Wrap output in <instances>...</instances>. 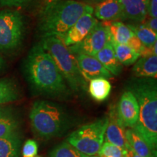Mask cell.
Wrapping results in <instances>:
<instances>
[{
    "label": "cell",
    "mask_w": 157,
    "mask_h": 157,
    "mask_svg": "<svg viewBox=\"0 0 157 157\" xmlns=\"http://www.w3.org/2000/svg\"><path fill=\"white\" fill-rule=\"evenodd\" d=\"M127 151L120 147L105 141L98 151V157H125Z\"/></svg>",
    "instance_id": "obj_26"
},
{
    "label": "cell",
    "mask_w": 157,
    "mask_h": 157,
    "mask_svg": "<svg viewBox=\"0 0 157 157\" xmlns=\"http://www.w3.org/2000/svg\"><path fill=\"white\" fill-rule=\"evenodd\" d=\"M127 156H128V157H141L139 156V155H137L136 153L133 151L130 148H129V150L127 151Z\"/></svg>",
    "instance_id": "obj_32"
},
{
    "label": "cell",
    "mask_w": 157,
    "mask_h": 157,
    "mask_svg": "<svg viewBox=\"0 0 157 157\" xmlns=\"http://www.w3.org/2000/svg\"><path fill=\"white\" fill-rule=\"evenodd\" d=\"M30 122L38 137L50 139L60 136L68 129L70 117L60 105L49 101H37L31 107Z\"/></svg>",
    "instance_id": "obj_4"
},
{
    "label": "cell",
    "mask_w": 157,
    "mask_h": 157,
    "mask_svg": "<svg viewBox=\"0 0 157 157\" xmlns=\"http://www.w3.org/2000/svg\"><path fill=\"white\" fill-rule=\"evenodd\" d=\"M4 66H5V61H4L3 59L2 58V57L0 56V71L2 69Z\"/></svg>",
    "instance_id": "obj_33"
},
{
    "label": "cell",
    "mask_w": 157,
    "mask_h": 157,
    "mask_svg": "<svg viewBox=\"0 0 157 157\" xmlns=\"http://www.w3.org/2000/svg\"><path fill=\"white\" fill-rule=\"evenodd\" d=\"M132 73L137 78H156L157 56L140 57L135 63Z\"/></svg>",
    "instance_id": "obj_16"
},
{
    "label": "cell",
    "mask_w": 157,
    "mask_h": 157,
    "mask_svg": "<svg viewBox=\"0 0 157 157\" xmlns=\"http://www.w3.org/2000/svg\"><path fill=\"white\" fill-rule=\"evenodd\" d=\"M109 119L108 117L87 124L67 137V142L88 156H96L103 143Z\"/></svg>",
    "instance_id": "obj_6"
},
{
    "label": "cell",
    "mask_w": 157,
    "mask_h": 157,
    "mask_svg": "<svg viewBox=\"0 0 157 157\" xmlns=\"http://www.w3.org/2000/svg\"><path fill=\"white\" fill-rule=\"evenodd\" d=\"M95 57L112 75L119 76L122 71V65L116 56L111 39Z\"/></svg>",
    "instance_id": "obj_14"
},
{
    "label": "cell",
    "mask_w": 157,
    "mask_h": 157,
    "mask_svg": "<svg viewBox=\"0 0 157 157\" xmlns=\"http://www.w3.org/2000/svg\"><path fill=\"white\" fill-rule=\"evenodd\" d=\"M76 62L78 68L86 80H91L95 78H112V74L108 71L95 57L85 54H76Z\"/></svg>",
    "instance_id": "obj_11"
},
{
    "label": "cell",
    "mask_w": 157,
    "mask_h": 157,
    "mask_svg": "<svg viewBox=\"0 0 157 157\" xmlns=\"http://www.w3.org/2000/svg\"><path fill=\"white\" fill-rule=\"evenodd\" d=\"M125 157H128V156H127V154L126 156H125Z\"/></svg>",
    "instance_id": "obj_36"
},
{
    "label": "cell",
    "mask_w": 157,
    "mask_h": 157,
    "mask_svg": "<svg viewBox=\"0 0 157 157\" xmlns=\"http://www.w3.org/2000/svg\"><path fill=\"white\" fill-rule=\"evenodd\" d=\"M31 0H0V5L3 7H21Z\"/></svg>",
    "instance_id": "obj_29"
},
{
    "label": "cell",
    "mask_w": 157,
    "mask_h": 157,
    "mask_svg": "<svg viewBox=\"0 0 157 157\" xmlns=\"http://www.w3.org/2000/svg\"><path fill=\"white\" fill-rule=\"evenodd\" d=\"M127 44L129 45L131 48L133 49L139 55H140L145 48V45H143V43L140 42V39L137 38L135 34L129 39Z\"/></svg>",
    "instance_id": "obj_28"
},
{
    "label": "cell",
    "mask_w": 157,
    "mask_h": 157,
    "mask_svg": "<svg viewBox=\"0 0 157 157\" xmlns=\"http://www.w3.org/2000/svg\"><path fill=\"white\" fill-rule=\"evenodd\" d=\"M38 152V144L34 140L25 141L22 148L23 157H34Z\"/></svg>",
    "instance_id": "obj_27"
},
{
    "label": "cell",
    "mask_w": 157,
    "mask_h": 157,
    "mask_svg": "<svg viewBox=\"0 0 157 157\" xmlns=\"http://www.w3.org/2000/svg\"><path fill=\"white\" fill-rule=\"evenodd\" d=\"M116 109L124 125L133 128L139 117V105L135 95L129 90L125 91L121 95Z\"/></svg>",
    "instance_id": "obj_10"
},
{
    "label": "cell",
    "mask_w": 157,
    "mask_h": 157,
    "mask_svg": "<svg viewBox=\"0 0 157 157\" xmlns=\"http://www.w3.org/2000/svg\"><path fill=\"white\" fill-rule=\"evenodd\" d=\"M24 17L19 12L0 11V50L13 51L22 44L25 34Z\"/></svg>",
    "instance_id": "obj_7"
},
{
    "label": "cell",
    "mask_w": 157,
    "mask_h": 157,
    "mask_svg": "<svg viewBox=\"0 0 157 157\" xmlns=\"http://www.w3.org/2000/svg\"><path fill=\"white\" fill-rule=\"evenodd\" d=\"M21 142L18 132L0 138V157H20Z\"/></svg>",
    "instance_id": "obj_18"
},
{
    "label": "cell",
    "mask_w": 157,
    "mask_h": 157,
    "mask_svg": "<svg viewBox=\"0 0 157 157\" xmlns=\"http://www.w3.org/2000/svg\"><path fill=\"white\" fill-rule=\"evenodd\" d=\"M143 22H144L143 23V25H146V27H148L151 29V30H152L153 31H154L155 33H156L157 34V20H156V17H151V18H145L144 21H143Z\"/></svg>",
    "instance_id": "obj_31"
},
{
    "label": "cell",
    "mask_w": 157,
    "mask_h": 157,
    "mask_svg": "<svg viewBox=\"0 0 157 157\" xmlns=\"http://www.w3.org/2000/svg\"><path fill=\"white\" fill-rule=\"evenodd\" d=\"M50 157H98L88 156L82 153L68 142H63L51 151Z\"/></svg>",
    "instance_id": "obj_25"
},
{
    "label": "cell",
    "mask_w": 157,
    "mask_h": 157,
    "mask_svg": "<svg viewBox=\"0 0 157 157\" xmlns=\"http://www.w3.org/2000/svg\"><path fill=\"white\" fill-rule=\"evenodd\" d=\"M127 90L136 98L139 105L138 120L133 127L156 154L157 87L154 78H135L129 82Z\"/></svg>",
    "instance_id": "obj_2"
},
{
    "label": "cell",
    "mask_w": 157,
    "mask_h": 157,
    "mask_svg": "<svg viewBox=\"0 0 157 157\" xmlns=\"http://www.w3.org/2000/svg\"><path fill=\"white\" fill-rule=\"evenodd\" d=\"M98 23V20L93 14H84L77 20L66 34L58 38L61 39L64 44L67 47L76 44L87 36Z\"/></svg>",
    "instance_id": "obj_9"
},
{
    "label": "cell",
    "mask_w": 157,
    "mask_h": 157,
    "mask_svg": "<svg viewBox=\"0 0 157 157\" xmlns=\"http://www.w3.org/2000/svg\"><path fill=\"white\" fill-rule=\"evenodd\" d=\"M109 28L111 39L113 42L119 44H127L129 39L134 35V33L129 28L128 25L123 23L116 21V22L105 24Z\"/></svg>",
    "instance_id": "obj_21"
},
{
    "label": "cell",
    "mask_w": 157,
    "mask_h": 157,
    "mask_svg": "<svg viewBox=\"0 0 157 157\" xmlns=\"http://www.w3.org/2000/svg\"><path fill=\"white\" fill-rule=\"evenodd\" d=\"M91 1H93V2H101L104 1V0H91Z\"/></svg>",
    "instance_id": "obj_34"
},
{
    "label": "cell",
    "mask_w": 157,
    "mask_h": 157,
    "mask_svg": "<svg viewBox=\"0 0 157 157\" xmlns=\"http://www.w3.org/2000/svg\"><path fill=\"white\" fill-rule=\"evenodd\" d=\"M108 119L109 123L105 133V140L107 142L114 144L127 151L129 149V146L125 136L126 127L119 119L116 108L110 110Z\"/></svg>",
    "instance_id": "obj_12"
},
{
    "label": "cell",
    "mask_w": 157,
    "mask_h": 157,
    "mask_svg": "<svg viewBox=\"0 0 157 157\" xmlns=\"http://www.w3.org/2000/svg\"><path fill=\"white\" fill-rule=\"evenodd\" d=\"M148 14L151 17H156L157 0H148Z\"/></svg>",
    "instance_id": "obj_30"
},
{
    "label": "cell",
    "mask_w": 157,
    "mask_h": 157,
    "mask_svg": "<svg viewBox=\"0 0 157 157\" xmlns=\"http://www.w3.org/2000/svg\"><path fill=\"white\" fill-rule=\"evenodd\" d=\"M18 125V121L13 111L0 107V138L17 132Z\"/></svg>",
    "instance_id": "obj_20"
},
{
    "label": "cell",
    "mask_w": 157,
    "mask_h": 157,
    "mask_svg": "<svg viewBox=\"0 0 157 157\" xmlns=\"http://www.w3.org/2000/svg\"><path fill=\"white\" fill-rule=\"evenodd\" d=\"M111 84L105 78H95L90 80L88 91L90 96L96 101H105L111 93Z\"/></svg>",
    "instance_id": "obj_19"
},
{
    "label": "cell",
    "mask_w": 157,
    "mask_h": 157,
    "mask_svg": "<svg viewBox=\"0 0 157 157\" xmlns=\"http://www.w3.org/2000/svg\"><path fill=\"white\" fill-rule=\"evenodd\" d=\"M34 157H42V156H34Z\"/></svg>",
    "instance_id": "obj_35"
},
{
    "label": "cell",
    "mask_w": 157,
    "mask_h": 157,
    "mask_svg": "<svg viewBox=\"0 0 157 157\" xmlns=\"http://www.w3.org/2000/svg\"><path fill=\"white\" fill-rule=\"evenodd\" d=\"M125 136L129 148L141 157H156V154L149 146L144 137L134 128L125 131Z\"/></svg>",
    "instance_id": "obj_15"
},
{
    "label": "cell",
    "mask_w": 157,
    "mask_h": 157,
    "mask_svg": "<svg viewBox=\"0 0 157 157\" xmlns=\"http://www.w3.org/2000/svg\"><path fill=\"white\" fill-rule=\"evenodd\" d=\"M94 11L95 17L102 21H113L122 15L119 0H104L96 6Z\"/></svg>",
    "instance_id": "obj_17"
},
{
    "label": "cell",
    "mask_w": 157,
    "mask_h": 157,
    "mask_svg": "<svg viewBox=\"0 0 157 157\" xmlns=\"http://www.w3.org/2000/svg\"><path fill=\"white\" fill-rule=\"evenodd\" d=\"M112 43L116 56L121 65L126 66H131L140 58V55L127 44H119L113 41Z\"/></svg>",
    "instance_id": "obj_22"
},
{
    "label": "cell",
    "mask_w": 157,
    "mask_h": 157,
    "mask_svg": "<svg viewBox=\"0 0 157 157\" xmlns=\"http://www.w3.org/2000/svg\"><path fill=\"white\" fill-rule=\"evenodd\" d=\"M110 40L111 34L107 25L98 23L82 42L68 48L74 55L85 54L95 57Z\"/></svg>",
    "instance_id": "obj_8"
},
{
    "label": "cell",
    "mask_w": 157,
    "mask_h": 157,
    "mask_svg": "<svg viewBox=\"0 0 157 157\" xmlns=\"http://www.w3.org/2000/svg\"><path fill=\"white\" fill-rule=\"evenodd\" d=\"M128 26L145 46L152 47L156 42L157 34L146 25L143 24L128 25Z\"/></svg>",
    "instance_id": "obj_24"
},
{
    "label": "cell",
    "mask_w": 157,
    "mask_h": 157,
    "mask_svg": "<svg viewBox=\"0 0 157 157\" xmlns=\"http://www.w3.org/2000/svg\"><path fill=\"white\" fill-rule=\"evenodd\" d=\"M93 11V7L76 0H50L40 12L39 31L42 37H60L82 15Z\"/></svg>",
    "instance_id": "obj_3"
},
{
    "label": "cell",
    "mask_w": 157,
    "mask_h": 157,
    "mask_svg": "<svg viewBox=\"0 0 157 157\" xmlns=\"http://www.w3.org/2000/svg\"><path fill=\"white\" fill-rule=\"evenodd\" d=\"M25 75L33 91L48 98H66L70 90L61 72L40 43L31 48L24 63Z\"/></svg>",
    "instance_id": "obj_1"
},
{
    "label": "cell",
    "mask_w": 157,
    "mask_h": 157,
    "mask_svg": "<svg viewBox=\"0 0 157 157\" xmlns=\"http://www.w3.org/2000/svg\"></svg>",
    "instance_id": "obj_37"
},
{
    "label": "cell",
    "mask_w": 157,
    "mask_h": 157,
    "mask_svg": "<svg viewBox=\"0 0 157 157\" xmlns=\"http://www.w3.org/2000/svg\"><path fill=\"white\" fill-rule=\"evenodd\" d=\"M40 44L53 59L72 91L78 93L85 90V78L78 68L75 56L61 39L56 36L42 37Z\"/></svg>",
    "instance_id": "obj_5"
},
{
    "label": "cell",
    "mask_w": 157,
    "mask_h": 157,
    "mask_svg": "<svg viewBox=\"0 0 157 157\" xmlns=\"http://www.w3.org/2000/svg\"><path fill=\"white\" fill-rule=\"evenodd\" d=\"M121 5V17L140 23L148 15V0H119Z\"/></svg>",
    "instance_id": "obj_13"
},
{
    "label": "cell",
    "mask_w": 157,
    "mask_h": 157,
    "mask_svg": "<svg viewBox=\"0 0 157 157\" xmlns=\"http://www.w3.org/2000/svg\"><path fill=\"white\" fill-rule=\"evenodd\" d=\"M19 97L18 88L14 82L7 78L0 79V105L14 102Z\"/></svg>",
    "instance_id": "obj_23"
}]
</instances>
